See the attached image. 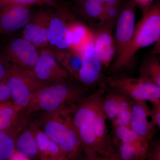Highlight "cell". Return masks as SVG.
<instances>
[{
	"mask_svg": "<svg viewBox=\"0 0 160 160\" xmlns=\"http://www.w3.org/2000/svg\"><path fill=\"white\" fill-rule=\"evenodd\" d=\"M71 35L70 49L82 54L86 48L93 43V32L74 17L69 26Z\"/></svg>",
	"mask_w": 160,
	"mask_h": 160,
	"instance_id": "cell-16",
	"label": "cell"
},
{
	"mask_svg": "<svg viewBox=\"0 0 160 160\" xmlns=\"http://www.w3.org/2000/svg\"><path fill=\"white\" fill-rule=\"evenodd\" d=\"M132 100L117 92L113 91L104 96L102 108L106 118L112 121L120 109Z\"/></svg>",
	"mask_w": 160,
	"mask_h": 160,
	"instance_id": "cell-22",
	"label": "cell"
},
{
	"mask_svg": "<svg viewBox=\"0 0 160 160\" xmlns=\"http://www.w3.org/2000/svg\"><path fill=\"white\" fill-rule=\"evenodd\" d=\"M106 118L102 107L95 118L93 126L97 153L103 156L109 155L114 151L107 129Z\"/></svg>",
	"mask_w": 160,
	"mask_h": 160,
	"instance_id": "cell-17",
	"label": "cell"
},
{
	"mask_svg": "<svg viewBox=\"0 0 160 160\" xmlns=\"http://www.w3.org/2000/svg\"><path fill=\"white\" fill-rule=\"evenodd\" d=\"M78 160H123L120 158L117 152L113 151L108 156L101 155L97 153L85 154L84 157H81Z\"/></svg>",
	"mask_w": 160,
	"mask_h": 160,
	"instance_id": "cell-30",
	"label": "cell"
},
{
	"mask_svg": "<svg viewBox=\"0 0 160 160\" xmlns=\"http://www.w3.org/2000/svg\"><path fill=\"white\" fill-rule=\"evenodd\" d=\"M136 9L132 0H126L122 5L115 35L116 59L122 56L131 42L135 27Z\"/></svg>",
	"mask_w": 160,
	"mask_h": 160,
	"instance_id": "cell-10",
	"label": "cell"
},
{
	"mask_svg": "<svg viewBox=\"0 0 160 160\" xmlns=\"http://www.w3.org/2000/svg\"><path fill=\"white\" fill-rule=\"evenodd\" d=\"M147 159L149 160H160V142L154 145L151 151H149Z\"/></svg>",
	"mask_w": 160,
	"mask_h": 160,
	"instance_id": "cell-36",
	"label": "cell"
},
{
	"mask_svg": "<svg viewBox=\"0 0 160 160\" xmlns=\"http://www.w3.org/2000/svg\"><path fill=\"white\" fill-rule=\"evenodd\" d=\"M81 9L83 14L90 22L94 23L96 29L102 25L104 9L96 0H82L80 1Z\"/></svg>",
	"mask_w": 160,
	"mask_h": 160,
	"instance_id": "cell-26",
	"label": "cell"
},
{
	"mask_svg": "<svg viewBox=\"0 0 160 160\" xmlns=\"http://www.w3.org/2000/svg\"><path fill=\"white\" fill-rule=\"evenodd\" d=\"M114 132L115 137L117 140L118 143H130L143 150L149 151V142L141 138L130 127H114Z\"/></svg>",
	"mask_w": 160,
	"mask_h": 160,
	"instance_id": "cell-24",
	"label": "cell"
},
{
	"mask_svg": "<svg viewBox=\"0 0 160 160\" xmlns=\"http://www.w3.org/2000/svg\"><path fill=\"white\" fill-rule=\"evenodd\" d=\"M10 66L4 59L0 58V82H5L9 76Z\"/></svg>",
	"mask_w": 160,
	"mask_h": 160,
	"instance_id": "cell-34",
	"label": "cell"
},
{
	"mask_svg": "<svg viewBox=\"0 0 160 160\" xmlns=\"http://www.w3.org/2000/svg\"><path fill=\"white\" fill-rule=\"evenodd\" d=\"M39 52L38 59L31 71L42 86L69 81V73L58 62L52 50L43 49Z\"/></svg>",
	"mask_w": 160,
	"mask_h": 160,
	"instance_id": "cell-8",
	"label": "cell"
},
{
	"mask_svg": "<svg viewBox=\"0 0 160 160\" xmlns=\"http://www.w3.org/2000/svg\"><path fill=\"white\" fill-rule=\"evenodd\" d=\"M112 29L108 27H98L94 34L93 48L103 67H109L116 55L114 38Z\"/></svg>",
	"mask_w": 160,
	"mask_h": 160,
	"instance_id": "cell-15",
	"label": "cell"
},
{
	"mask_svg": "<svg viewBox=\"0 0 160 160\" xmlns=\"http://www.w3.org/2000/svg\"><path fill=\"white\" fill-rule=\"evenodd\" d=\"M103 6L104 9L106 7L122 4V0H96Z\"/></svg>",
	"mask_w": 160,
	"mask_h": 160,
	"instance_id": "cell-37",
	"label": "cell"
},
{
	"mask_svg": "<svg viewBox=\"0 0 160 160\" xmlns=\"http://www.w3.org/2000/svg\"><path fill=\"white\" fill-rule=\"evenodd\" d=\"M26 125V119L23 117L12 128L0 131V160H8L14 152L17 137Z\"/></svg>",
	"mask_w": 160,
	"mask_h": 160,
	"instance_id": "cell-18",
	"label": "cell"
},
{
	"mask_svg": "<svg viewBox=\"0 0 160 160\" xmlns=\"http://www.w3.org/2000/svg\"><path fill=\"white\" fill-rule=\"evenodd\" d=\"M139 78L160 86V63L156 54H152L143 61Z\"/></svg>",
	"mask_w": 160,
	"mask_h": 160,
	"instance_id": "cell-23",
	"label": "cell"
},
{
	"mask_svg": "<svg viewBox=\"0 0 160 160\" xmlns=\"http://www.w3.org/2000/svg\"><path fill=\"white\" fill-rule=\"evenodd\" d=\"M7 102L1 103V104H0V108H2V107H3V106H5V105H6V103Z\"/></svg>",
	"mask_w": 160,
	"mask_h": 160,
	"instance_id": "cell-40",
	"label": "cell"
},
{
	"mask_svg": "<svg viewBox=\"0 0 160 160\" xmlns=\"http://www.w3.org/2000/svg\"><path fill=\"white\" fill-rule=\"evenodd\" d=\"M8 160H31L15 150Z\"/></svg>",
	"mask_w": 160,
	"mask_h": 160,
	"instance_id": "cell-38",
	"label": "cell"
},
{
	"mask_svg": "<svg viewBox=\"0 0 160 160\" xmlns=\"http://www.w3.org/2000/svg\"><path fill=\"white\" fill-rule=\"evenodd\" d=\"M22 110L11 102L6 103L0 108V131L10 129L22 119Z\"/></svg>",
	"mask_w": 160,
	"mask_h": 160,
	"instance_id": "cell-25",
	"label": "cell"
},
{
	"mask_svg": "<svg viewBox=\"0 0 160 160\" xmlns=\"http://www.w3.org/2000/svg\"><path fill=\"white\" fill-rule=\"evenodd\" d=\"M107 83L113 91L133 101H148L151 103L160 100V86L140 78L113 74L108 78Z\"/></svg>",
	"mask_w": 160,
	"mask_h": 160,
	"instance_id": "cell-6",
	"label": "cell"
},
{
	"mask_svg": "<svg viewBox=\"0 0 160 160\" xmlns=\"http://www.w3.org/2000/svg\"><path fill=\"white\" fill-rule=\"evenodd\" d=\"M34 131L38 158L40 160H49L64 154L57 144L48 137L36 125H34Z\"/></svg>",
	"mask_w": 160,
	"mask_h": 160,
	"instance_id": "cell-20",
	"label": "cell"
},
{
	"mask_svg": "<svg viewBox=\"0 0 160 160\" xmlns=\"http://www.w3.org/2000/svg\"><path fill=\"white\" fill-rule=\"evenodd\" d=\"M72 106L46 113L41 121V129L57 144L68 160H78L83 151L72 122Z\"/></svg>",
	"mask_w": 160,
	"mask_h": 160,
	"instance_id": "cell-3",
	"label": "cell"
},
{
	"mask_svg": "<svg viewBox=\"0 0 160 160\" xmlns=\"http://www.w3.org/2000/svg\"><path fill=\"white\" fill-rule=\"evenodd\" d=\"M154 0H132L137 7H138L143 13L149 10L154 3Z\"/></svg>",
	"mask_w": 160,
	"mask_h": 160,
	"instance_id": "cell-35",
	"label": "cell"
},
{
	"mask_svg": "<svg viewBox=\"0 0 160 160\" xmlns=\"http://www.w3.org/2000/svg\"><path fill=\"white\" fill-rule=\"evenodd\" d=\"M122 6V4L105 8L102 25L101 27L104 26L112 29L119 15Z\"/></svg>",
	"mask_w": 160,
	"mask_h": 160,
	"instance_id": "cell-29",
	"label": "cell"
},
{
	"mask_svg": "<svg viewBox=\"0 0 160 160\" xmlns=\"http://www.w3.org/2000/svg\"><path fill=\"white\" fill-rule=\"evenodd\" d=\"M4 52L5 61L9 66L31 70L39 56L36 47L22 37L10 41L5 47Z\"/></svg>",
	"mask_w": 160,
	"mask_h": 160,
	"instance_id": "cell-9",
	"label": "cell"
},
{
	"mask_svg": "<svg viewBox=\"0 0 160 160\" xmlns=\"http://www.w3.org/2000/svg\"><path fill=\"white\" fill-rule=\"evenodd\" d=\"M15 151L31 160L38 158L35 135L34 124L25 128L18 136L15 146Z\"/></svg>",
	"mask_w": 160,
	"mask_h": 160,
	"instance_id": "cell-19",
	"label": "cell"
},
{
	"mask_svg": "<svg viewBox=\"0 0 160 160\" xmlns=\"http://www.w3.org/2000/svg\"><path fill=\"white\" fill-rule=\"evenodd\" d=\"M117 152L123 160H146L149 151L128 143H119Z\"/></svg>",
	"mask_w": 160,
	"mask_h": 160,
	"instance_id": "cell-27",
	"label": "cell"
},
{
	"mask_svg": "<svg viewBox=\"0 0 160 160\" xmlns=\"http://www.w3.org/2000/svg\"><path fill=\"white\" fill-rule=\"evenodd\" d=\"M74 16L65 7H60L52 12L48 31V42L53 51L70 49L71 35L69 26Z\"/></svg>",
	"mask_w": 160,
	"mask_h": 160,
	"instance_id": "cell-7",
	"label": "cell"
},
{
	"mask_svg": "<svg viewBox=\"0 0 160 160\" xmlns=\"http://www.w3.org/2000/svg\"><path fill=\"white\" fill-rule=\"evenodd\" d=\"M49 160H69L68 159L65 154H62L52 158Z\"/></svg>",
	"mask_w": 160,
	"mask_h": 160,
	"instance_id": "cell-39",
	"label": "cell"
},
{
	"mask_svg": "<svg viewBox=\"0 0 160 160\" xmlns=\"http://www.w3.org/2000/svg\"><path fill=\"white\" fill-rule=\"evenodd\" d=\"M52 12L41 10L24 27L22 37L28 40L36 48L48 46V31Z\"/></svg>",
	"mask_w": 160,
	"mask_h": 160,
	"instance_id": "cell-13",
	"label": "cell"
},
{
	"mask_svg": "<svg viewBox=\"0 0 160 160\" xmlns=\"http://www.w3.org/2000/svg\"><path fill=\"white\" fill-rule=\"evenodd\" d=\"M152 114L157 127L160 128V100L151 102Z\"/></svg>",
	"mask_w": 160,
	"mask_h": 160,
	"instance_id": "cell-33",
	"label": "cell"
},
{
	"mask_svg": "<svg viewBox=\"0 0 160 160\" xmlns=\"http://www.w3.org/2000/svg\"><path fill=\"white\" fill-rule=\"evenodd\" d=\"M42 1H43V2H44V4H45V2H44V0H42Z\"/></svg>",
	"mask_w": 160,
	"mask_h": 160,
	"instance_id": "cell-42",
	"label": "cell"
},
{
	"mask_svg": "<svg viewBox=\"0 0 160 160\" xmlns=\"http://www.w3.org/2000/svg\"><path fill=\"white\" fill-rule=\"evenodd\" d=\"M105 88L100 86L90 95L86 96L72 106V122L85 154L96 152L93 132L94 120L102 107Z\"/></svg>",
	"mask_w": 160,
	"mask_h": 160,
	"instance_id": "cell-4",
	"label": "cell"
},
{
	"mask_svg": "<svg viewBox=\"0 0 160 160\" xmlns=\"http://www.w3.org/2000/svg\"><path fill=\"white\" fill-rule=\"evenodd\" d=\"M9 66V76L5 83L10 91L12 102L22 111L28 107L35 92L43 86L31 70Z\"/></svg>",
	"mask_w": 160,
	"mask_h": 160,
	"instance_id": "cell-5",
	"label": "cell"
},
{
	"mask_svg": "<svg viewBox=\"0 0 160 160\" xmlns=\"http://www.w3.org/2000/svg\"><path fill=\"white\" fill-rule=\"evenodd\" d=\"M11 102L9 88L5 82H0V104Z\"/></svg>",
	"mask_w": 160,
	"mask_h": 160,
	"instance_id": "cell-32",
	"label": "cell"
},
{
	"mask_svg": "<svg viewBox=\"0 0 160 160\" xmlns=\"http://www.w3.org/2000/svg\"><path fill=\"white\" fill-rule=\"evenodd\" d=\"M147 102L132 100L130 128L149 142L154 136L157 126Z\"/></svg>",
	"mask_w": 160,
	"mask_h": 160,
	"instance_id": "cell-11",
	"label": "cell"
},
{
	"mask_svg": "<svg viewBox=\"0 0 160 160\" xmlns=\"http://www.w3.org/2000/svg\"><path fill=\"white\" fill-rule=\"evenodd\" d=\"M42 0H0V6L20 5L31 6L32 5L40 6L44 5Z\"/></svg>",
	"mask_w": 160,
	"mask_h": 160,
	"instance_id": "cell-31",
	"label": "cell"
},
{
	"mask_svg": "<svg viewBox=\"0 0 160 160\" xmlns=\"http://www.w3.org/2000/svg\"><path fill=\"white\" fill-rule=\"evenodd\" d=\"M87 89L69 81L43 86L32 96L25 109L26 113L39 111L51 113L73 106L86 97Z\"/></svg>",
	"mask_w": 160,
	"mask_h": 160,
	"instance_id": "cell-2",
	"label": "cell"
},
{
	"mask_svg": "<svg viewBox=\"0 0 160 160\" xmlns=\"http://www.w3.org/2000/svg\"><path fill=\"white\" fill-rule=\"evenodd\" d=\"M160 1L157 0L135 25L133 36L129 46L110 67L113 74L123 69L131 68L137 52L139 49L155 43L152 54L160 53Z\"/></svg>",
	"mask_w": 160,
	"mask_h": 160,
	"instance_id": "cell-1",
	"label": "cell"
},
{
	"mask_svg": "<svg viewBox=\"0 0 160 160\" xmlns=\"http://www.w3.org/2000/svg\"><path fill=\"white\" fill-rule=\"evenodd\" d=\"M132 101L123 106L118 112L115 118L112 120L113 127L126 126L130 127L132 118Z\"/></svg>",
	"mask_w": 160,
	"mask_h": 160,
	"instance_id": "cell-28",
	"label": "cell"
},
{
	"mask_svg": "<svg viewBox=\"0 0 160 160\" xmlns=\"http://www.w3.org/2000/svg\"><path fill=\"white\" fill-rule=\"evenodd\" d=\"M30 18V6H0V34H8L19 30L27 25Z\"/></svg>",
	"mask_w": 160,
	"mask_h": 160,
	"instance_id": "cell-12",
	"label": "cell"
},
{
	"mask_svg": "<svg viewBox=\"0 0 160 160\" xmlns=\"http://www.w3.org/2000/svg\"><path fill=\"white\" fill-rule=\"evenodd\" d=\"M82 55V64L78 81L87 88L92 87L102 79L103 67L95 52L93 43L86 48Z\"/></svg>",
	"mask_w": 160,
	"mask_h": 160,
	"instance_id": "cell-14",
	"label": "cell"
},
{
	"mask_svg": "<svg viewBox=\"0 0 160 160\" xmlns=\"http://www.w3.org/2000/svg\"><path fill=\"white\" fill-rule=\"evenodd\" d=\"M77 1H78V2H80V1H82V0H77Z\"/></svg>",
	"mask_w": 160,
	"mask_h": 160,
	"instance_id": "cell-41",
	"label": "cell"
},
{
	"mask_svg": "<svg viewBox=\"0 0 160 160\" xmlns=\"http://www.w3.org/2000/svg\"><path fill=\"white\" fill-rule=\"evenodd\" d=\"M52 51L58 62L69 73V77L78 81L82 64V54L71 49Z\"/></svg>",
	"mask_w": 160,
	"mask_h": 160,
	"instance_id": "cell-21",
	"label": "cell"
}]
</instances>
